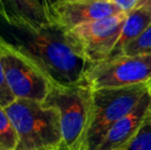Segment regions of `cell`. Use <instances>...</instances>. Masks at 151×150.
Instances as JSON below:
<instances>
[{
    "label": "cell",
    "mask_w": 151,
    "mask_h": 150,
    "mask_svg": "<svg viewBox=\"0 0 151 150\" xmlns=\"http://www.w3.org/2000/svg\"><path fill=\"white\" fill-rule=\"evenodd\" d=\"M0 37L30 59L58 85L84 80L93 65L69 30L56 23L32 27L21 23L9 24L0 18Z\"/></svg>",
    "instance_id": "6da1fadb"
},
{
    "label": "cell",
    "mask_w": 151,
    "mask_h": 150,
    "mask_svg": "<svg viewBox=\"0 0 151 150\" xmlns=\"http://www.w3.org/2000/svg\"><path fill=\"white\" fill-rule=\"evenodd\" d=\"M17 131V150H60V113L54 106L38 101L16 99L5 107Z\"/></svg>",
    "instance_id": "7a4b0ae2"
},
{
    "label": "cell",
    "mask_w": 151,
    "mask_h": 150,
    "mask_svg": "<svg viewBox=\"0 0 151 150\" xmlns=\"http://www.w3.org/2000/svg\"><path fill=\"white\" fill-rule=\"evenodd\" d=\"M61 1H63V0H39V2L42 4V6H43L44 9H45L46 14H47L48 19H50V11H52V7H54L55 5H57L58 3H60Z\"/></svg>",
    "instance_id": "e0dca14e"
},
{
    "label": "cell",
    "mask_w": 151,
    "mask_h": 150,
    "mask_svg": "<svg viewBox=\"0 0 151 150\" xmlns=\"http://www.w3.org/2000/svg\"><path fill=\"white\" fill-rule=\"evenodd\" d=\"M121 12L113 0H69L61 1L52 7L50 21L70 30Z\"/></svg>",
    "instance_id": "ba28073f"
},
{
    "label": "cell",
    "mask_w": 151,
    "mask_h": 150,
    "mask_svg": "<svg viewBox=\"0 0 151 150\" xmlns=\"http://www.w3.org/2000/svg\"><path fill=\"white\" fill-rule=\"evenodd\" d=\"M150 114L151 97L147 90L139 104L108 131L97 150H119L124 147L139 132Z\"/></svg>",
    "instance_id": "9c48e42d"
},
{
    "label": "cell",
    "mask_w": 151,
    "mask_h": 150,
    "mask_svg": "<svg viewBox=\"0 0 151 150\" xmlns=\"http://www.w3.org/2000/svg\"><path fill=\"white\" fill-rule=\"evenodd\" d=\"M151 78V54L122 56L93 64L84 80L93 90L120 88L147 82Z\"/></svg>",
    "instance_id": "8992f818"
},
{
    "label": "cell",
    "mask_w": 151,
    "mask_h": 150,
    "mask_svg": "<svg viewBox=\"0 0 151 150\" xmlns=\"http://www.w3.org/2000/svg\"><path fill=\"white\" fill-rule=\"evenodd\" d=\"M44 103L60 113V150H86L93 112V88L86 81L71 85L54 84Z\"/></svg>",
    "instance_id": "3957f363"
},
{
    "label": "cell",
    "mask_w": 151,
    "mask_h": 150,
    "mask_svg": "<svg viewBox=\"0 0 151 150\" xmlns=\"http://www.w3.org/2000/svg\"><path fill=\"white\" fill-rule=\"evenodd\" d=\"M1 63L10 92L16 99L44 102L54 82L26 56L0 37Z\"/></svg>",
    "instance_id": "5b68a950"
},
{
    "label": "cell",
    "mask_w": 151,
    "mask_h": 150,
    "mask_svg": "<svg viewBox=\"0 0 151 150\" xmlns=\"http://www.w3.org/2000/svg\"><path fill=\"white\" fill-rule=\"evenodd\" d=\"M151 24V11L138 8L129 12L123 27L121 29V32L116 42L115 46L112 50L111 54L109 55L108 59H113L116 57L122 56L125 47L135 41L144 31L147 29V27ZM107 59V60H108Z\"/></svg>",
    "instance_id": "8fae6325"
},
{
    "label": "cell",
    "mask_w": 151,
    "mask_h": 150,
    "mask_svg": "<svg viewBox=\"0 0 151 150\" xmlns=\"http://www.w3.org/2000/svg\"><path fill=\"white\" fill-rule=\"evenodd\" d=\"M127 17V14L121 12L76 26L69 32L82 48L88 60L96 64L108 59L119 38Z\"/></svg>",
    "instance_id": "52a82bcc"
},
{
    "label": "cell",
    "mask_w": 151,
    "mask_h": 150,
    "mask_svg": "<svg viewBox=\"0 0 151 150\" xmlns=\"http://www.w3.org/2000/svg\"><path fill=\"white\" fill-rule=\"evenodd\" d=\"M19 138L5 108L0 105V150H17Z\"/></svg>",
    "instance_id": "7c38bea8"
},
{
    "label": "cell",
    "mask_w": 151,
    "mask_h": 150,
    "mask_svg": "<svg viewBox=\"0 0 151 150\" xmlns=\"http://www.w3.org/2000/svg\"><path fill=\"white\" fill-rule=\"evenodd\" d=\"M14 100L16 98L10 92L7 82L5 80V76H4L3 67H2L1 63V46H0V105L5 108L9 104H12Z\"/></svg>",
    "instance_id": "9a60e30c"
},
{
    "label": "cell",
    "mask_w": 151,
    "mask_h": 150,
    "mask_svg": "<svg viewBox=\"0 0 151 150\" xmlns=\"http://www.w3.org/2000/svg\"><path fill=\"white\" fill-rule=\"evenodd\" d=\"M151 54V24L135 41L125 47L123 55L136 56V55Z\"/></svg>",
    "instance_id": "5bb4252c"
},
{
    "label": "cell",
    "mask_w": 151,
    "mask_h": 150,
    "mask_svg": "<svg viewBox=\"0 0 151 150\" xmlns=\"http://www.w3.org/2000/svg\"><path fill=\"white\" fill-rule=\"evenodd\" d=\"M63 1H69V0H63Z\"/></svg>",
    "instance_id": "ffe728a7"
},
{
    "label": "cell",
    "mask_w": 151,
    "mask_h": 150,
    "mask_svg": "<svg viewBox=\"0 0 151 150\" xmlns=\"http://www.w3.org/2000/svg\"><path fill=\"white\" fill-rule=\"evenodd\" d=\"M119 150H151V114L136 136Z\"/></svg>",
    "instance_id": "4fadbf2b"
},
{
    "label": "cell",
    "mask_w": 151,
    "mask_h": 150,
    "mask_svg": "<svg viewBox=\"0 0 151 150\" xmlns=\"http://www.w3.org/2000/svg\"><path fill=\"white\" fill-rule=\"evenodd\" d=\"M140 8H143V9L151 11V0H146V1L144 2V4Z\"/></svg>",
    "instance_id": "ac0fdd59"
},
{
    "label": "cell",
    "mask_w": 151,
    "mask_h": 150,
    "mask_svg": "<svg viewBox=\"0 0 151 150\" xmlns=\"http://www.w3.org/2000/svg\"><path fill=\"white\" fill-rule=\"evenodd\" d=\"M147 83H148V93H149V95L151 97V78L147 81Z\"/></svg>",
    "instance_id": "d6986e66"
},
{
    "label": "cell",
    "mask_w": 151,
    "mask_h": 150,
    "mask_svg": "<svg viewBox=\"0 0 151 150\" xmlns=\"http://www.w3.org/2000/svg\"><path fill=\"white\" fill-rule=\"evenodd\" d=\"M145 1L146 0H113V2L120 8L121 11L127 14L140 8Z\"/></svg>",
    "instance_id": "2e32d148"
},
{
    "label": "cell",
    "mask_w": 151,
    "mask_h": 150,
    "mask_svg": "<svg viewBox=\"0 0 151 150\" xmlns=\"http://www.w3.org/2000/svg\"><path fill=\"white\" fill-rule=\"evenodd\" d=\"M148 83L93 90V112L86 150H97L108 131L139 104Z\"/></svg>",
    "instance_id": "277c9868"
},
{
    "label": "cell",
    "mask_w": 151,
    "mask_h": 150,
    "mask_svg": "<svg viewBox=\"0 0 151 150\" xmlns=\"http://www.w3.org/2000/svg\"><path fill=\"white\" fill-rule=\"evenodd\" d=\"M0 18L9 24L38 27L50 23L39 0H0Z\"/></svg>",
    "instance_id": "30bf717a"
}]
</instances>
